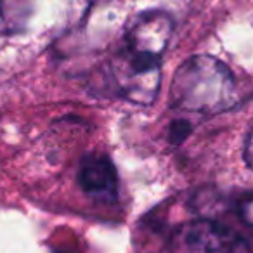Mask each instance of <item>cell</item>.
<instances>
[{
	"label": "cell",
	"instance_id": "cell-1",
	"mask_svg": "<svg viewBox=\"0 0 253 253\" xmlns=\"http://www.w3.org/2000/svg\"><path fill=\"white\" fill-rule=\"evenodd\" d=\"M236 102V82L231 70L211 56H193L175 71L170 104L191 113H220Z\"/></svg>",
	"mask_w": 253,
	"mask_h": 253
},
{
	"label": "cell",
	"instance_id": "cell-10",
	"mask_svg": "<svg viewBox=\"0 0 253 253\" xmlns=\"http://www.w3.org/2000/svg\"><path fill=\"white\" fill-rule=\"evenodd\" d=\"M84 2H85V5L90 9L92 5H97V4H101V2H108V0H84Z\"/></svg>",
	"mask_w": 253,
	"mask_h": 253
},
{
	"label": "cell",
	"instance_id": "cell-3",
	"mask_svg": "<svg viewBox=\"0 0 253 253\" xmlns=\"http://www.w3.org/2000/svg\"><path fill=\"white\" fill-rule=\"evenodd\" d=\"M111 75L120 94L135 104H149L155 101L162 82L160 61L139 57L130 50L115 57Z\"/></svg>",
	"mask_w": 253,
	"mask_h": 253
},
{
	"label": "cell",
	"instance_id": "cell-5",
	"mask_svg": "<svg viewBox=\"0 0 253 253\" xmlns=\"http://www.w3.org/2000/svg\"><path fill=\"white\" fill-rule=\"evenodd\" d=\"M78 184L85 194L104 203L118 196V177L113 162L106 155H87L78 169Z\"/></svg>",
	"mask_w": 253,
	"mask_h": 253
},
{
	"label": "cell",
	"instance_id": "cell-6",
	"mask_svg": "<svg viewBox=\"0 0 253 253\" xmlns=\"http://www.w3.org/2000/svg\"><path fill=\"white\" fill-rule=\"evenodd\" d=\"M32 14V0H0V35L21 32Z\"/></svg>",
	"mask_w": 253,
	"mask_h": 253
},
{
	"label": "cell",
	"instance_id": "cell-8",
	"mask_svg": "<svg viewBox=\"0 0 253 253\" xmlns=\"http://www.w3.org/2000/svg\"><path fill=\"white\" fill-rule=\"evenodd\" d=\"M241 217L246 224L253 225V196L248 198L246 201H243L241 205Z\"/></svg>",
	"mask_w": 253,
	"mask_h": 253
},
{
	"label": "cell",
	"instance_id": "cell-2",
	"mask_svg": "<svg viewBox=\"0 0 253 253\" xmlns=\"http://www.w3.org/2000/svg\"><path fill=\"white\" fill-rule=\"evenodd\" d=\"M169 250L170 253H253L241 234L205 218L180 224L170 238Z\"/></svg>",
	"mask_w": 253,
	"mask_h": 253
},
{
	"label": "cell",
	"instance_id": "cell-9",
	"mask_svg": "<svg viewBox=\"0 0 253 253\" xmlns=\"http://www.w3.org/2000/svg\"><path fill=\"white\" fill-rule=\"evenodd\" d=\"M245 160L246 163H248V167L253 170V132L252 135L248 137V141H246V146H245Z\"/></svg>",
	"mask_w": 253,
	"mask_h": 253
},
{
	"label": "cell",
	"instance_id": "cell-7",
	"mask_svg": "<svg viewBox=\"0 0 253 253\" xmlns=\"http://www.w3.org/2000/svg\"><path fill=\"white\" fill-rule=\"evenodd\" d=\"M170 126H172L170 128V142H175V144L182 142L191 130V125L187 122H184V120H179V122L172 123Z\"/></svg>",
	"mask_w": 253,
	"mask_h": 253
},
{
	"label": "cell",
	"instance_id": "cell-4",
	"mask_svg": "<svg viewBox=\"0 0 253 253\" xmlns=\"http://www.w3.org/2000/svg\"><path fill=\"white\" fill-rule=\"evenodd\" d=\"M172 19L165 12H142L126 30V50L139 57L160 61L172 39Z\"/></svg>",
	"mask_w": 253,
	"mask_h": 253
}]
</instances>
